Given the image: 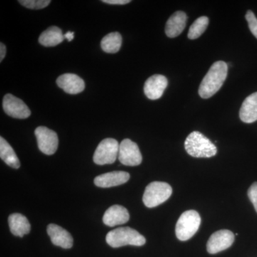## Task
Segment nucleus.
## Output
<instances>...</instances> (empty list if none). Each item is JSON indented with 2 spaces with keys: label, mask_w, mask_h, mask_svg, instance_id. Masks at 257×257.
Here are the masks:
<instances>
[{
  "label": "nucleus",
  "mask_w": 257,
  "mask_h": 257,
  "mask_svg": "<svg viewBox=\"0 0 257 257\" xmlns=\"http://www.w3.org/2000/svg\"><path fill=\"white\" fill-rule=\"evenodd\" d=\"M228 65L224 61H217L211 65L199 88V94L203 99H209L222 87L227 77Z\"/></svg>",
  "instance_id": "f257e3e1"
},
{
  "label": "nucleus",
  "mask_w": 257,
  "mask_h": 257,
  "mask_svg": "<svg viewBox=\"0 0 257 257\" xmlns=\"http://www.w3.org/2000/svg\"><path fill=\"white\" fill-rule=\"evenodd\" d=\"M184 147L190 156L196 158H210L215 156L217 149L211 140L199 132L194 131L186 139Z\"/></svg>",
  "instance_id": "f03ea898"
},
{
  "label": "nucleus",
  "mask_w": 257,
  "mask_h": 257,
  "mask_svg": "<svg viewBox=\"0 0 257 257\" xmlns=\"http://www.w3.org/2000/svg\"><path fill=\"white\" fill-rule=\"evenodd\" d=\"M106 241L111 247L119 248L126 245L143 246L146 243V239L135 229L130 227H119L106 234Z\"/></svg>",
  "instance_id": "7ed1b4c3"
},
{
  "label": "nucleus",
  "mask_w": 257,
  "mask_h": 257,
  "mask_svg": "<svg viewBox=\"0 0 257 257\" xmlns=\"http://www.w3.org/2000/svg\"><path fill=\"white\" fill-rule=\"evenodd\" d=\"M200 224V215L197 211H184L176 225V236L181 241H187L196 234Z\"/></svg>",
  "instance_id": "20e7f679"
},
{
  "label": "nucleus",
  "mask_w": 257,
  "mask_h": 257,
  "mask_svg": "<svg viewBox=\"0 0 257 257\" xmlns=\"http://www.w3.org/2000/svg\"><path fill=\"white\" fill-rule=\"evenodd\" d=\"M172 194L170 184L162 182H153L147 185L144 193V204L148 208L156 207L168 200Z\"/></svg>",
  "instance_id": "39448f33"
},
{
  "label": "nucleus",
  "mask_w": 257,
  "mask_h": 257,
  "mask_svg": "<svg viewBox=\"0 0 257 257\" xmlns=\"http://www.w3.org/2000/svg\"><path fill=\"white\" fill-rule=\"evenodd\" d=\"M119 145L114 139L107 138L99 143L94 152L93 160L98 165H110L119 155Z\"/></svg>",
  "instance_id": "423d86ee"
},
{
  "label": "nucleus",
  "mask_w": 257,
  "mask_h": 257,
  "mask_svg": "<svg viewBox=\"0 0 257 257\" xmlns=\"http://www.w3.org/2000/svg\"><path fill=\"white\" fill-rule=\"evenodd\" d=\"M40 151L47 155H54L58 148L57 133L46 126H39L35 132Z\"/></svg>",
  "instance_id": "0eeeda50"
},
{
  "label": "nucleus",
  "mask_w": 257,
  "mask_h": 257,
  "mask_svg": "<svg viewBox=\"0 0 257 257\" xmlns=\"http://www.w3.org/2000/svg\"><path fill=\"white\" fill-rule=\"evenodd\" d=\"M118 159L122 165L135 167L143 162V156L136 143L125 139L119 145Z\"/></svg>",
  "instance_id": "6e6552de"
},
{
  "label": "nucleus",
  "mask_w": 257,
  "mask_h": 257,
  "mask_svg": "<svg viewBox=\"0 0 257 257\" xmlns=\"http://www.w3.org/2000/svg\"><path fill=\"white\" fill-rule=\"evenodd\" d=\"M234 234L229 230L223 229L211 234L207 241V249L211 254H214L227 249L234 241Z\"/></svg>",
  "instance_id": "1a4fd4ad"
},
{
  "label": "nucleus",
  "mask_w": 257,
  "mask_h": 257,
  "mask_svg": "<svg viewBox=\"0 0 257 257\" xmlns=\"http://www.w3.org/2000/svg\"><path fill=\"white\" fill-rule=\"evenodd\" d=\"M3 109L7 114L16 119H27L31 111L22 99L11 94H7L3 99Z\"/></svg>",
  "instance_id": "9d476101"
},
{
  "label": "nucleus",
  "mask_w": 257,
  "mask_h": 257,
  "mask_svg": "<svg viewBox=\"0 0 257 257\" xmlns=\"http://www.w3.org/2000/svg\"><path fill=\"white\" fill-rule=\"evenodd\" d=\"M168 85V80L165 76L155 74L147 79L144 87V92L147 98L152 100L160 99Z\"/></svg>",
  "instance_id": "9b49d317"
},
{
  "label": "nucleus",
  "mask_w": 257,
  "mask_h": 257,
  "mask_svg": "<svg viewBox=\"0 0 257 257\" xmlns=\"http://www.w3.org/2000/svg\"><path fill=\"white\" fill-rule=\"evenodd\" d=\"M130 178V174L122 171H114L97 176L94 180L96 187L109 188L126 183Z\"/></svg>",
  "instance_id": "f8f14e48"
},
{
  "label": "nucleus",
  "mask_w": 257,
  "mask_h": 257,
  "mask_svg": "<svg viewBox=\"0 0 257 257\" xmlns=\"http://www.w3.org/2000/svg\"><path fill=\"white\" fill-rule=\"evenodd\" d=\"M59 87L70 94H77L84 91L85 88L84 80L77 74L67 73L60 76L57 79Z\"/></svg>",
  "instance_id": "ddd939ff"
},
{
  "label": "nucleus",
  "mask_w": 257,
  "mask_h": 257,
  "mask_svg": "<svg viewBox=\"0 0 257 257\" xmlns=\"http://www.w3.org/2000/svg\"><path fill=\"white\" fill-rule=\"evenodd\" d=\"M47 230L51 241L55 246L63 248H70L73 246V238L67 230L55 224L48 225Z\"/></svg>",
  "instance_id": "4468645a"
},
{
  "label": "nucleus",
  "mask_w": 257,
  "mask_h": 257,
  "mask_svg": "<svg viewBox=\"0 0 257 257\" xmlns=\"http://www.w3.org/2000/svg\"><path fill=\"white\" fill-rule=\"evenodd\" d=\"M130 220L127 209L121 205H113L104 213L103 222L108 226L124 224Z\"/></svg>",
  "instance_id": "2eb2a0df"
},
{
  "label": "nucleus",
  "mask_w": 257,
  "mask_h": 257,
  "mask_svg": "<svg viewBox=\"0 0 257 257\" xmlns=\"http://www.w3.org/2000/svg\"><path fill=\"white\" fill-rule=\"evenodd\" d=\"M187 15L182 11L174 13L166 24V35L170 38L178 37L184 31L187 24Z\"/></svg>",
  "instance_id": "dca6fc26"
},
{
  "label": "nucleus",
  "mask_w": 257,
  "mask_h": 257,
  "mask_svg": "<svg viewBox=\"0 0 257 257\" xmlns=\"http://www.w3.org/2000/svg\"><path fill=\"white\" fill-rule=\"evenodd\" d=\"M239 117L243 122L251 124L257 120V92L245 99L239 111Z\"/></svg>",
  "instance_id": "f3484780"
},
{
  "label": "nucleus",
  "mask_w": 257,
  "mask_h": 257,
  "mask_svg": "<svg viewBox=\"0 0 257 257\" xmlns=\"http://www.w3.org/2000/svg\"><path fill=\"white\" fill-rule=\"evenodd\" d=\"M8 223L12 234L16 236L23 237L25 234H28L31 230V225L28 218L18 213L10 215Z\"/></svg>",
  "instance_id": "a211bd4d"
},
{
  "label": "nucleus",
  "mask_w": 257,
  "mask_h": 257,
  "mask_svg": "<svg viewBox=\"0 0 257 257\" xmlns=\"http://www.w3.org/2000/svg\"><path fill=\"white\" fill-rule=\"evenodd\" d=\"M62 30L56 26L50 27L44 31L39 37V42L45 47H55L64 40Z\"/></svg>",
  "instance_id": "6ab92c4d"
},
{
  "label": "nucleus",
  "mask_w": 257,
  "mask_h": 257,
  "mask_svg": "<svg viewBox=\"0 0 257 257\" xmlns=\"http://www.w3.org/2000/svg\"><path fill=\"white\" fill-rule=\"evenodd\" d=\"M0 157L12 168L19 169L20 162L13 147L3 137L0 138Z\"/></svg>",
  "instance_id": "aec40b11"
},
{
  "label": "nucleus",
  "mask_w": 257,
  "mask_h": 257,
  "mask_svg": "<svg viewBox=\"0 0 257 257\" xmlns=\"http://www.w3.org/2000/svg\"><path fill=\"white\" fill-rule=\"evenodd\" d=\"M122 43V37L119 32H111L103 37L101 47L106 53L114 54L119 52Z\"/></svg>",
  "instance_id": "412c9836"
},
{
  "label": "nucleus",
  "mask_w": 257,
  "mask_h": 257,
  "mask_svg": "<svg viewBox=\"0 0 257 257\" xmlns=\"http://www.w3.org/2000/svg\"><path fill=\"white\" fill-rule=\"evenodd\" d=\"M209 20L207 17L202 16L197 19L189 28L188 38L190 40H196L207 30L209 25Z\"/></svg>",
  "instance_id": "4be33fe9"
},
{
  "label": "nucleus",
  "mask_w": 257,
  "mask_h": 257,
  "mask_svg": "<svg viewBox=\"0 0 257 257\" xmlns=\"http://www.w3.org/2000/svg\"><path fill=\"white\" fill-rule=\"evenodd\" d=\"M19 3L25 8L32 10H40L47 8L50 4V0H20Z\"/></svg>",
  "instance_id": "5701e85b"
},
{
  "label": "nucleus",
  "mask_w": 257,
  "mask_h": 257,
  "mask_svg": "<svg viewBox=\"0 0 257 257\" xmlns=\"http://www.w3.org/2000/svg\"><path fill=\"white\" fill-rule=\"evenodd\" d=\"M250 31L253 34V36L257 39V18L252 11L248 10L245 16Z\"/></svg>",
  "instance_id": "b1692460"
},
{
  "label": "nucleus",
  "mask_w": 257,
  "mask_h": 257,
  "mask_svg": "<svg viewBox=\"0 0 257 257\" xmlns=\"http://www.w3.org/2000/svg\"><path fill=\"white\" fill-rule=\"evenodd\" d=\"M248 197L257 212V182H253L248 190Z\"/></svg>",
  "instance_id": "393cba45"
},
{
  "label": "nucleus",
  "mask_w": 257,
  "mask_h": 257,
  "mask_svg": "<svg viewBox=\"0 0 257 257\" xmlns=\"http://www.w3.org/2000/svg\"><path fill=\"white\" fill-rule=\"evenodd\" d=\"M101 2L106 3V4L118 5H126L128 3H131L130 0H103Z\"/></svg>",
  "instance_id": "a878e982"
},
{
  "label": "nucleus",
  "mask_w": 257,
  "mask_h": 257,
  "mask_svg": "<svg viewBox=\"0 0 257 257\" xmlns=\"http://www.w3.org/2000/svg\"><path fill=\"white\" fill-rule=\"evenodd\" d=\"M6 52V47L3 42H1L0 44V62H3V60H4Z\"/></svg>",
  "instance_id": "bb28decb"
},
{
  "label": "nucleus",
  "mask_w": 257,
  "mask_h": 257,
  "mask_svg": "<svg viewBox=\"0 0 257 257\" xmlns=\"http://www.w3.org/2000/svg\"><path fill=\"white\" fill-rule=\"evenodd\" d=\"M74 33L73 32H68L64 35V38L67 39L69 42L72 41L74 40Z\"/></svg>",
  "instance_id": "cd10ccee"
}]
</instances>
